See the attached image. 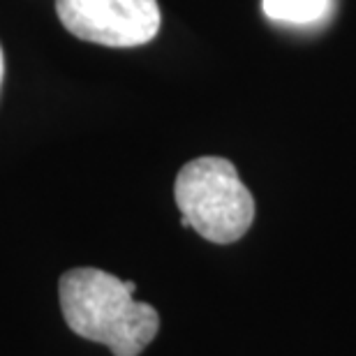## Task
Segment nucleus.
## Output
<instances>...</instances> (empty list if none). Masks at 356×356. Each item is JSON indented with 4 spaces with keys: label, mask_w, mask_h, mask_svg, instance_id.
I'll return each mask as SVG.
<instances>
[{
    "label": "nucleus",
    "mask_w": 356,
    "mask_h": 356,
    "mask_svg": "<svg viewBox=\"0 0 356 356\" xmlns=\"http://www.w3.org/2000/svg\"><path fill=\"white\" fill-rule=\"evenodd\" d=\"M134 291V282L90 266L67 270L58 282L70 331L106 345L113 356H139L160 331L158 310L137 301Z\"/></svg>",
    "instance_id": "obj_1"
},
{
    "label": "nucleus",
    "mask_w": 356,
    "mask_h": 356,
    "mask_svg": "<svg viewBox=\"0 0 356 356\" xmlns=\"http://www.w3.org/2000/svg\"><path fill=\"white\" fill-rule=\"evenodd\" d=\"M174 199L181 225L192 227L211 243L227 245L243 238L254 220V199L225 158H197L176 176Z\"/></svg>",
    "instance_id": "obj_2"
},
{
    "label": "nucleus",
    "mask_w": 356,
    "mask_h": 356,
    "mask_svg": "<svg viewBox=\"0 0 356 356\" xmlns=\"http://www.w3.org/2000/svg\"><path fill=\"white\" fill-rule=\"evenodd\" d=\"M67 33L111 49L148 44L160 31L158 0H56Z\"/></svg>",
    "instance_id": "obj_3"
},
{
    "label": "nucleus",
    "mask_w": 356,
    "mask_h": 356,
    "mask_svg": "<svg viewBox=\"0 0 356 356\" xmlns=\"http://www.w3.org/2000/svg\"><path fill=\"white\" fill-rule=\"evenodd\" d=\"M331 0H261V10L268 19L282 24H315L326 17Z\"/></svg>",
    "instance_id": "obj_4"
},
{
    "label": "nucleus",
    "mask_w": 356,
    "mask_h": 356,
    "mask_svg": "<svg viewBox=\"0 0 356 356\" xmlns=\"http://www.w3.org/2000/svg\"><path fill=\"white\" fill-rule=\"evenodd\" d=\"M3 79H5V54L3 47H0V88H3Z\"/></svg>",
    "instance_id": "obj_5"
}]
</instances>
